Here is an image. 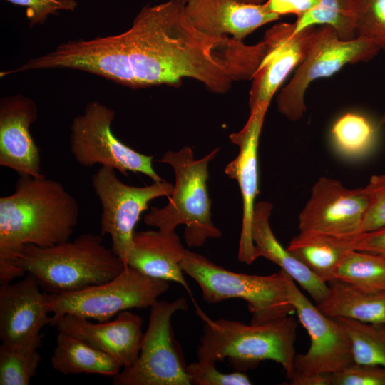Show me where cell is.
<instances>
[{"mask_svg": "<svg viewBox=\"0 0 385 385\" xmlns=\"http://www.w3.org/2000/svg\"><path fill=\"white\" fill-rule=\"evenodd\" d=\"M184 4L167 0L146 5L127 31L96 38L90 53L93 73L131 88L175 86L189 78L216 93H225L235 81L252 80L265 53L263 41L247 45L205 34Z\"/></svg>", "mask_w": 385, "mask_h": 385, "instance_id": "cell-1", "label": "cell"}, {"mask_svg": "<svg viewBox=\"0 0 385 385\" xmlns=\"http://www.w3.org/2000/svg\"><path fill=\"white\" fill-rule=\"evenodd\" d=\"M78 217L77 200L60 182L21 175L14 192L0 197V265L25 245L69 240Z\"/></svg>", "mask_w": 385, "mask_h": 385, "instance_id": "cell-2", "label": "cell"}, {"mask_svg": "<svg viewBox=\"0 0 385 385\" xmlns=\"http://www.w3.org/2000/svg\"><path fill=\"white\" fill-rule=\"evenodd\" d=\"M125 267L112 248L103 244L101 236L87 232L49 247L25 245L0 265V283L26 273L46 292L66 293L109 281Z\"/></svg>", "mask_w": 385, "mask_h": 385, "instance_id": "cell-3", "label": "cell"}, {"mask_svg": "<svg viewBox=\"0 0 385 385\" xmlns=\"http://www.w3.org/2000/svg\"><path fill=\"white\" fill-rule=\"evenodd\" d=\"M203 322L198 360L216 363L227 359L236 370L255 369L265 360L280 364L289 379L294 372L297 322L290 316L262 324L212 319L197 307Z\"/></svg>", "mask_w": 385, "mask_h": 385, "instance_id": "cell-4", "label": "cell"}, {"mask_svg": "<svg viewBox=\"0 0 385 385\" xmlns=\"http://www.w3.org/2000/svg\"><path fill=\"white\" fill-rule=\"evenodd\" d=\"M219 150L217 148L197 160L188 146L165 153L159 161L173 168L174 189L165 207H153L144 215L145 224L167 232L175 231L178 225H184V239L189 247H200L208 238H220L222 232L212 221L207 186L208 164Z\"/></svg>", "mask_w": 385, "mask_h": 385, "instance_id": "cell-5", "label": "cell"}, {"mask_svg": "<svg viewBox=\"0 0 385 385\" xmlns=\"http://www.w3.org/2000/svg\"><path fill=\"white\" fill-rule=\"evenodd\" d=\"M181 266L184 273L197 282L207 303L235 298L245 300L252 314V324L269 322L294 312L289 296L287 274L281 269L269 275L235 272L187 249Z\"/></svg>", "mask_w": 385, "mask_h": 385, "instance_id": "cell-6", "label": "cell"}, {"mask_svg": "<svg viewBox=\"0 0 385 385\" xmlns=\"http://www.w3.org/2000/svg\"><path fill=\"white\" fill-rule=\"evenodd\" d=\"M188 308L186 299L157 301L150 308L137 359L114 377V385H190L180 344L175 337L171 319Z\"/></svg>", "mask_w": 385, "mask_h": 385, "instance_id": "cell-7", "label": "cell"}, {"mask_svg": "<svg viewBox=\"0 0 385 385\" xmlns=\"http://www.w3.org/2000/svg\"><path fill=\"white\" fill-rule=\"evenodd\" d=\"M170 287L167 281L150 277L128 266L106 282L66 293H48L51 314H74L106 322L130 309L150 308Z\"/></svg>", "mask_w": 385, "mask_h": 385, "instance_id": "cell-8", "label": "cell"}, {"mask_svg": "<svg viewBox=\"0 0 385 385\" xmlns=\"http://www.w3.org/2000/svg\"><path fill=\"white\" fill-rule=\"evenodd\" d=\"M380 50L370 40H343L329 26L316 28L304 58L277 96L278 111L290 120H299L307 110L304 96L312 81L331 76L346 64L370 60Z\"/></svg>", "mask_w": 385, "mask_h": 385, "instance_id": "cell-9", "label": "cell"}, {"mask_svg": "<svg viewBox=\"0 0 385 385\" xmlns=\"http://www.w3.org/2000/svg\"><path fill=\"white\" fill-rule=\"evenodd\" d=\"M115 115L106 105L92 101L73 119L69 148L76 162L85 168L99 164L125 176L128 172L139 173L153 182L163 181L153 166V156L135 151L114 135L111 125Z\"/></svg>", "mask_w": 385, "mask_h": 385, "instance_id": "cell-10", "label": "cell"}, {"mask_svg": "<svg viewBox=\"0 0 385 385\" xmlns=\"http://www.w3.org/2000/svg\"><path fill=\"white\" fill-rule=\"evenodd\" d=\"M114 169L101 166L93 174L91 184L101 205V235H108L111 248L128 266L135 227L148 203L158 197L171 195L174 185L165 180L136 187L127 185Z\"/></svg>", "mask_w": 385, "mask_h": 385, "instance_id": "cell-11", "label": "cell"}, {"mask_svg": "<svg viewBox=\"0 0 385 385\" xmlns=\"http://www.w3.org/2000/svg\"><path fill=\"white\" fill-rule=\"evenodd\" d=\"M287 283L294 312L310 337L308 351L295 355L293 374H332L354 364L351 341L344 327L313 305L288 274Z\"/></svg>", "mask_w": 385, "mask_h": 385, "instance_id": "cell-12", "label": "cell"}, {"mask_svg": "<svg viewBox=\"0 0 385 385\" xmlns=\"http://www.w3.org/2000/svg\"><path fill=\"white\" fill-rule=\"evenodd\" d=\"M369 205L364 188L349 189L339 180L321 177L299 215V230L355 238L361 232Z\"/></svg>", "mask_w": 385, "mask_h": 385, "instance_id": "cell-13", "label": "cell"}, {"mask_svg": "<svg viewBox=\"0 0 385 385\" xmlns=\"http://www.w3.org/2000/svg\"><path fill=\"white\" fill-rule=\"evenodd\" d=\"M315 26L294 32V23H279L264 35L265 53L252 78L249 92L250 109L270 101L289 75L304 58L312 42Z\"/></svg>", "mask_w": 385, "mask_h": 385, "instance_id": "cell-14", "label": "cell"}, {"mask_svg": "<svg viewBox=\"0 0 385 385\" xmlns=\"http://www.w3.org/2000/svg\"><path fill=\"white\" fill-rule=\"evenodd\" d=\"M270 105L261 103L250 109L243 128L230 135L231 142L239 147L237 157L225 168V174L240 187L242 200V220L237 258L250 265L255 262V245L252 239V224L258 189L257 150L265 114Z\"/></svg>", "mask_w": 385, "mask_h": 385, "instance_id": "cell-15", "label": "cell"}, {"mask_svg": "<svg viewBox=\"0 0 385 385\" xmlns=\"http://www.w3.org/2000/svg\"><path fill=\"white\" fill-rule=\"evenodd\" d=\"M143 322L140 316L126 310L113 320L98 323L71 314L52 315L50 325L107 354L123 369L138 356L144 334Z\"/></svg>", "mask_w": 385, "mask_h": 385, "instance_id": "cell-16", "label": "cell"}, {"mask_svg": "<svg viewBox=\"0 0 385 385\" xmlns=\"http://www.w3.org/2000/svg\"><path fill=\"white\" fill-rule=\"evenodd\" d=\"M48 293L31 274L0 286V339L2 344L41 342L40 332L50 324Z\"/></svg>", "mask_w": 385, "mask_h": 385, "instance_id": "cell-17", "label": "cell"}, {"mask_svg": "<svg viewBox=\"0 0 385 385\" xmlns=\"http://www.w3.org/2000/svg\"><path fill=\"white\" fill-rule=\"evenodd\" d=\"M38 118L35 102L21 94L0 101V165L19 176H44L41 173L40 150L30 126Z\"/></svg>", "mask_w": 385, "mask_h": 385, "instance_id": "cell-18", "label": "cell"}, {"mask_svg": "<svg viewBox=\"0 0 385 385\" xmlns=\"http://www.w3.org/2000/svg\"><path fill=\"white\" fill-rule=\"evenodd\" d=\"M184 9L202 33L242 41L257 28L280 19L264 4H247L235 0H185Z\"/></svg>", "mask_w": 385, "mask_h": 385, "instance_id": "cell-19", "label": "cell"}, {"mask_svg": "<svg viewBox=\"0 0 385 385\" xmlns=\"http://www.w3.org/2000/svg\"><path fill=\"white\" fill-rule=\"evenodd\" d=\"M185 250L175 231H135L128 266L150 277L176 282L191 294L181 266Z\"/></svg>", "mask_w": 385, "mask_h": 385, "instance_id": "cell-20", "label": "cell"}, {"mask_svg": "<svg viewBox=\"0 0 385 385\" xmlns=\"http://www.w3.org/2000/svg\"><path fill=\"white\" fill-rule=\"evenodd\" d=\"M273 205L261 201L255 204L252 224V239L255 257H262L277 265L295 282L319 303L328 291V284L317 278L302 262L284 248L274 236L270 224Z\"/></svg>", "mask_w": 385, "mask_h": 385, "instance_id": "cell-21", "label": "cell"}, {"mask_svg": "<svg viewBox=\"0 0 385 385\" xmlns=\"http://www.w3.org/2000/svg\"><path fill=\"white\" fill-rule=\"evenodd\" d=\"M354 238L313 232H299L287 249L317 278L329 283L346 253L354 249Z\"/></svg>", "mask_w": 385, "mask_h": 385, "instance_id": "cell-22", "label": "cell"}, {"mask_svg": "<svg viewBox=\"0 0 385 385\" xmlns=\"http://www.w3.org/2000/svg\"><path fill=\"white\" fill-rule=\"evenodd\" d=\"M316 306L332 318L385 323V293L369 292L339 279L328 283L325 297Z\"/></svg>", "mask_w": 385, "mask_h": 385, "instance_id": "cell-23", "label": "cell"}, {"mask_svg": "<svg viewBox=\"0 0 385 385\" xmlns=\"http://www.w3.org/2000/svg\"><path fill=\"white\" fill-rule=\"evenodd\" d=\"M51 362L56 371L63 374H93L113 378L122 370L107 354L62 332L57 335Z\"/></svg>", "mask_w": 385, "mask_h": 385, "instance_id": "cell-24", "label": "cell"}, {"mask_svg": "<svg viewBox=\"0 0 385 385\" xmlns=\"http://www.w3.org/2000/svg\"><path fill=\"white\" fill-rule=\"evenodd\" d=\"M335 279L369 292L385 293V258L374 253L351 250L338 266Z\"/></svg>", "mask_w": 385, "mask_h": 385, "instance_id": "cell-25", "label": "cell"}, {"mask_svg": "<svg viewBox=\"0 0 385 385\" xmlns=\"http://www.w3.org/2000/svg\"><path fill=\"white\" fill-rule=\"evenodd\" d=\"M377 128L365 115L347 112L334 123L331 138L340 154L348 158H358L368 153L373 147Z\"/></svg>", "mask_w": 385, "mask_h": 385, "instance_id": "cell-26", "label": "cell"}, {"mask_svg": "<svg viewBox=\"0 0 385 385\" xmlns=\"http://www.w3.org/2000/svg\"><path fill=\"white\" fill-rule=\"evenodd\" d=\"M351 341L355 364L385 368V323H366L335 318Z\"/></svg>", "mask_w": 385, "mask_h": 385, "instance_id": "cell-27", "label": "cell"}, {"mask_svg": "<svg viewBox=\"0 0 385 385\" xmlns=\"http://www.w3.org/2000/svg\"><path fill=\"white\" fill-rule=\"evenodd\" d=\"M294 32L307 27L329 26L343 40L356 38L354 0H319L312 9L295 21Z\"/></svg>", "mask_w": 385, "mask_h": 385, "instance_id": "cell-28", "label": "cell"}, {"mask_svg": "<svg viewBox=\"0 0 385 385\" xmlns=\"http://www.w3.org/2000/svg\"><path fill=\"white\" fill-rule=\"evenodd\" d=\"M41 342L0 346V384L28 385L35 376L41 356Z\"/></svg>", "mask_w": 385, "mask_h": 385, "instance_id": "cell-29", "label": "cell"}, {"mask_svg": "<svg viewBox=\"0 0 385 385\" xmlns=\"http://www.w3.org/2000/svg\"><path fill=\"white\" fill-rule=\"evenodd\" d=\"M354 22L356 38L385 51V0H354Z\"/></svg>", "mask_w": 385, "mask_h": 385, "instance_id": "cell-30", "label": "cell"}, {"mask_svg": "<svg viewBox=\"0 0 385 385\" xmlns=\"http://www.w3.org/2000/svg\"><path fill=\"white\" fill-rule=\"evenodd\" d=\"M186 372L191 384L195 385H250L252 382L243 371L224 374L217 369L215 363L198 360L187 365Z\"/></svg>", "mask_w": 385, "mask_h": 385, "instance_id": "cell-31", "label": "cell"}, {"mask_svg": "<svg viewBox=\"0 0 385 385\" xmlns=\"http://www.w3.org/2000/svg\"><path fill=\"white\" fill-rule=\"evenodd\" d=\"M369 198L361 232L385 227V173L372 175L364 187Z\"/></svg>", "mask_w": 385, "mask_h": 385, "instance_id": "cell-32", "label": "cell"}, {"mask_svg": "<svg viewBox=\"0 0 385 385\" xmlns=\"http://www.w3.org/2000/svg\"><path fill=\"white\" fill-rule=\"evenodd\" d=\"M332 385H385V368L353 364L331 374Z\"/></svg>", "mask_w": 385, "mask_h": 385, "instance_id": "cell-33", "label": "cell"}, {"mask_svg": "<svg viewBox=\"0 0 385 385\" xmlns=\"http://www.w3.org/2000/svg\"><path fill=\"white\" fill-rule=\"evenodd\" d=\"M6 1L26 8V17L29 26L43 24L51 15L60 11H73L78 2L76 0H6Z\"/></svg>", "mask_w": 385, "mask_h": 385, "instance_id": "cell-34", "label": "cell"}, {"mask_svg": "<svg viewBox=\"0 0 385 385\" xmlns=\"http://www.w3.org/2000/svg\"><path fill=\"white\" fill-rule=\"evenodd\" d=\"M319 0H267L264 3L269 11L279 16L294 14L297 19L317 6Z\"/></svg>", "mask_w": 385, "mask_h": 385, "instance_id": "cell-35", "label": "cell"}, {"mask_svg": "<svg viewBox=\"0 0 385 385\" xmlns=\"http://www.w3.org/2000/svg\"><path fill=\"white\" fill-rule=\"evenodd\" d=\"M354 249L385 258V227L357 235L354 240Z\"/></svg>", "mask_w": 385, "mask_h": 385, "instance_id": "cell-36", "label": "cell"}, {"mask_svg": "<svg viewBox=\"0 0 385 385\" xmlns=\"http://www.w3.org/2000/svg\"><path fill=\"white\" fill-rule=\"evenodd\" d=\"M290 385H332L331 374H293L289 379Z\"/></svg>", "mask_w": 385, "mask_h": 385, "instance_id": "cell-37", "label": "cell"}, {"mask_svg": "<svg viewBox=\"0 0 385 385\" xmlns=\"http://www.w3.org/2000/svg\"><path fill=\"white\" fill-rule=\"evenodd\" d=\"M240 3L247 4H262L266 2L267 0H235Z\"/></svg>", "mask_w": 385, "mask_h": 385, "instance_id": "cell-38", "label": "cell"}, {"mask_svg": "<svg viewBox=\"0 0 385 385\" xmlns=\"http://www.w3.org/2000/svg\"><path fill=\"white\" fill-rule=\"evenodd\" d=\"M384 124H385V111H384V113L382 114L381 117L380 118V120H379V123H378V128H380L381 126H382Z\"/></svg>", "mask_w": 385, "mask_h": 385, "instance_id": "cell-39", "label": "cell"}]
</instances>
